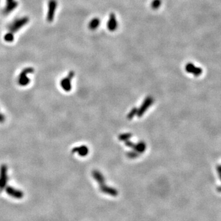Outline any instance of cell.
<instances>
[{"instance_id":"1","label":"cell","mask_w":221,"mask_h":221,"mask_svg":"<svg viewBox=\"0 0 221 221\" xmlns=\"http://www.w3.org/2000/svg\"><path fill=\"white\" fill-rule=\"evenodd\" d=\"M34 70L32 68H27L24 69L19 75L18 79V83L21 86H26L30 82V79L27 77L28 74L33 73Z\"/></svg>"},{"instance_id":"2","label":"cell","mask_w":221,"mask_h":221,"mask_svg":"<svg viewBox=\"0 0 221 221\" xmlns=\"http://www.w3.org/2000/svg\"><path fill=\"white\" fill-rule=\"evenodd\" d=\"M7 179V167L6 165H2L0 168V191L6 187Z\"/></svg>"},{"instance_id":"3","label":"cell","mask_w":221,"mask_h":221,"mask_svg":"<svg viewBox=\"0 0 221 221\" xmlns=\"http://www.w3.org/2000/svg\"><path fill=\"white\" fill-rule=\"evenodd\" d=\"M28 22V18L27 17H23L20 19H17L11 24V25L9 27V29L12 33L17 32L22 27H23Z\"/></svg>"},{"instance_id":"4","label":"cell","mask_w":221,"mask_h":221,"mask_svg":"<svg viewBox=\"0 0 221 221\" xmlns=\"http://www.w3.org/2000/svg\"><path fill=\"white\" fill-rule=\"evenodd\" d=\"M57 6V2L56 0H50L49 1V9H48V12L47 15V20L48 22H51L53 21L55 10Z\"/></svg>"},{"instance_id":"5","label":"cell","mask_w":221,"mask_h":221,"mask_svg":"<svg viewBox=\"0 0 221 221\" xmlns=\"http://www.w3.org/2000/svg\"><path fill=\"white\" fill-rule=\"evenodd\" d=\"M74 76V73L73 71L70 72L69 74L65 78H63L61 81V86L66 92L70 91L71 89V81L72 78Z\"/></svg>"},{"instance_id":"6","label":"cell","mask_w":221,"mask_h":221,"mask_svg":"<svg viewBox=\"0 0 221 221\" xmlns=\"http://www.w3.org/2000/svg\"><path fill=\"white\" fill-rule=\"evenodd\" d=\"M6 191L9 195L17 199H21L23 197V193L21 191L13 188L10 186L7 187L6 188Z\"/></svg>"},{"instance_id":"7","label":"cell","mask_w":221,"mask_h":221,"mask_svg":"<svg viewBox=\"0 0 221 221\" xmlns=\"http://www.w3.org/2000/svg\"><path fill=\"white\" fill-rule=\"evenodd\" d=\"M118 26V23L114 13H111L110 15L109 20L107 23V27L110 31H114Z\"/></svg>"},{"instance_id":"8","label":"cell","mask_w":221,"mask_h":221,"mask_svg":"<svg viewBox=\"0 0 221 221\" xmlns=\"http://www.w3.org/2000/svg\"><path fill=\"white\" fill-rule=\"evenodd\" d=\"M100 190L102 192L106 194H108L111 196L115 197L118 195V192L115 189L110 187H108L106 186H101Z\"/></svg>"},{"instance_id":"9","label":"cell","mask_w":221,"mask_h":221,"mask_svg":"<svg viewBox=\"0 0 221 221\" xmlns=\"http://www.w3.org/2000/svg\"><path fill=\"white\" fill-rule=\"evenodd\" d=\"M17 6V2L15 0H7L6 6L4 8V12L8 14L14 9Z\"/></svg>"},{"instance_id":"10","label":"cell","mask_w":221,"mask_h":221,"mask_svg":"<svg viewBox=\"0 0 221 221\" xmlns=\"http://www.w3.org/2000/svg\"><path fill=\"white\" fill-rule=\"evenodd\" d=\"M186 71H187L189 73H194L195 75H197V76L200 74L202 72V70L200 68H196L192 64H191V63L186 65Z\"/></svg>"},{"instance_id":"11","label":"cell","mask_w":221,"mask_h":221,"mask_svg":"<svg viewBox=\"0 0 221 221\" xmlns=\"http://www.w3.org/2000/svg\"><path fill=\"white\" fill-rule=\"evenodd\" d=\"M73 153H78L81 156L86 155L88 152V149L86 146L77 147L73 149Z\"/></svg>"},{"instance_id":"12","label":"cell","mask_w":221,"mask_h":221,"mask_svg":"<svg viewBox=\"0 0 221 221\" xmlns=\"http://www.w3.org/2000/svg\"><path fill=\"white\" fill-rule=\"evenodd\" d=\"M100 19L98 18H94L90 22L89 26L90 29L94 30H96L100 26Z\"/></svg>"},{"instance_id":"13","label":"cell","mask_w":221,"mask_h":221,"mask_svg":"<svg viewBox=\"0 0 221 221\" xmlns=\"http://www.w3.org/2000/svg\"><path fill=\"white\" fill-rule=\"evenodd\" d=\"M161 3H162L161 0H154L151 3V7L154 9H157L160 6Z\"/></svg>"},{"instance_id":"14","label":"cell","mask_w":221,"mask_h":221,"mask_svg":"<svg viewBox=\"0 0 221 221\" xmlns=\"http://www.w3.org/2000/svg\"><path fill=\"white\" fill-rule=\"evenodd\" d=\"M14 35H13V33L10 32V33H7L5 36H4V40L7 42H12L14 40Z\"/></svg>"},{"instance_id":"15","label":"cell","mask_w":221,"mask_h":221,"mask_svg":"<svg viewBox=\"0 0 221 221\" xmlns=\"http://www.w3.org/2000/svg\"><path fill=\"white\" fill-rule=\"evenodd\" d=\"M5 120V117L2 114L0 113V123H2Z\"/></svg>"},{"instance_id":"16","label":"cell","mask_w":221,"mask_h":221,"mask_svg":"<svg viewBox=\"0 0 221 221\" xmlns=\"http://www.w3.org/2000/svg\"><path fill=\"white\" fill-rule=\"evenodd\" d=\"M218 191H219V192H221V187H219V188H218Z\"/></svg>"}]
</instances>
